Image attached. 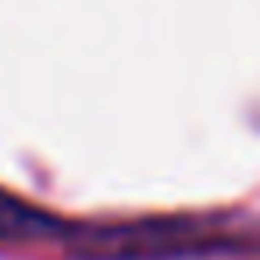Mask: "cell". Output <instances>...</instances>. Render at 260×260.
I'll return each instance as SVG.
<instances>
[{"label": "cell", "mask_w": 260, "mask_h": 260, "mask_svg": "<svg viewBox=\"0 0 260 260\" xmlns=\"http://www.w3.org/2000/svg\"><path fill=\"white\" fill-rule=\"evenodd\" d=\"M50 235H64V224L57 217L0 189V242H40Z\"/></svg>", "instance_id": "cell-1"}]
</instances>
